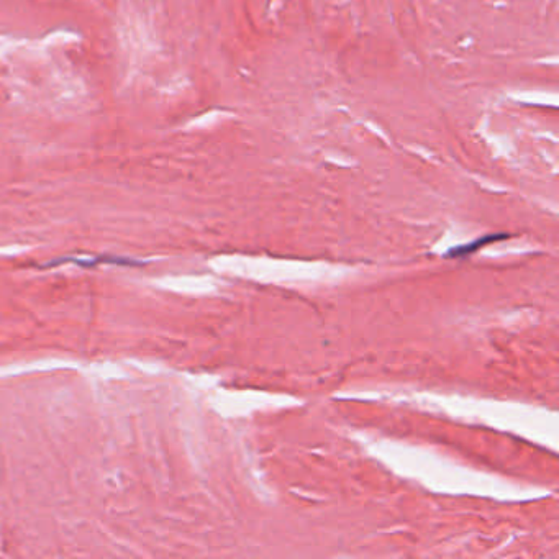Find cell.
Returning a JSON list of instances; mask_svg holds the SVG:
<instances>
[{
  "instance_id": "6da1fadb",
  "label": "cell",
  "mask_w": 559,
  "mask_h": 559,
  "mask_svg": "<svg viewBox=\"0 0 559 559\" xmlns=\"http://www.w3.org/2000/svg\"><path fill=\"white\" fill-rule=\"evenodd\" d=\"M499 238H505V235H500V237H489V238H486V240H479V241H476V243H471V245H466V246H461V248H456V250H453L450 254H453V256H459V254H466V253H471L473 250H476V248H479V246H482V243L484 241H487V240H499Z\"/></svg>"
}]
</instances>
